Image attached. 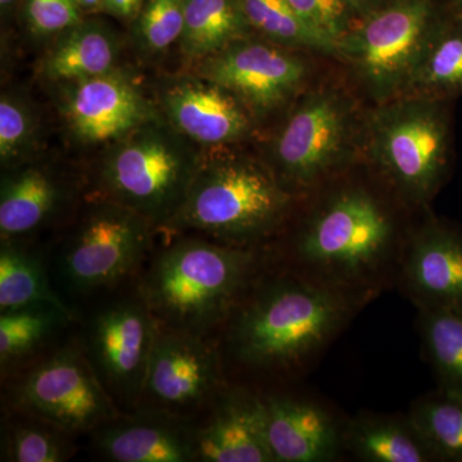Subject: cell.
<instances>
[{"label":"cell","mask_w":462,"mask_h":462,"mask_svg":"<svg viewBox=\"0 0 462 462\" xmlns=\"http://www.w3.org/2000/svg\"><path fill=\"white\" fill-rule=\"evenodd\" d=\"M197 75L226 88L252 116H264L293 98L307 66L282 45L248 36L199 60Z\"/></svg>","instance_id":"cell-13"},{"label":"cell","mask_w":462,"mask_h":462,"mask_svg":"<svg viewBox=\"0 0 462 462\" xmlns=\"http://www.w3.org/2000/svg\"><path fill=\"white\" fill-rule=\"evenodd\" d=\"M36 305L75 311L58 293L41 254L23 240H5L0 245V312Z\"/></svg>","instance_id":"cell-23"},{"label":"cell","mask_w":462,"mask_h":462,"mask_svg":"<svg viewBox=\"0 0 462 462\" xmlns=\"http://www.w3.org/2000/svg\"><path fill=\"white\" fill-rule=\"evenodd\" d=\"M422 334L443 388L462 393V310H425Z\"/></svg>","instance_id":"cell-30"},{"label":"cell","mask_w":462,"mask_h":462,"mask_svg":"<svg viewBox=\"0 0 462 462\" xmlns=\"http://www.w3.org/2000/svg\"><path fill=\"white\" fill-rule=\"evenodd\" d=\"M343 314L342 300L327 289L278 279L234 310L226 321L227 349L251 369H284L329 338Z\"/></svg>","instance_id":"cell-3"},{"label":"cell","mask_w":462,"mask_h":462,"mask_svg":"<svg viewBox=\"0 0 462 462\" xmlns=\"http://www.w3.org/2000/svg\"><path fill=\"white\" fill-rule=\"evenodd\" d=\"M223 369L220 346L211 337L158 324L136 410L197 422L226 389Z\"/></svg>","instance_id":"cell-10"},{"label":"cell","mask_w":462,"mask_h":462,"mask_svg":"<svg viewBox=\"0 0 462 462\" xmlns=\"http://www.w3.org/2000/svg\"><path fill=\"white\" fill-rule=\"evenodd\" d=\"M348 443L366 461L422 462L433 457L410 421L361 419L349 430Z\"/></svg>","instance_id":"cell-28"},{"label":"cell","mask_w":462,"mask_h":462,"mask_svg":"<svg viewBox=\"0 0 462 462\" xmlns=\"http://www.w3.org/2000/svg\"><path fill=\"white\" fill-rule=\"evenodd\" d=\"M291 8L338 42L361 20L346 0H287Z\"/></svg>","instance_id":"cell-34"},{"label":"cell","mask_w":462,"mask_h":462,"mask_svg":"<svg viewBox=\"0 0 462 462\" xmlns=\"http://www.w3.org/2000/svg\"><path fill=\"white\" fill-rule=\"evenodd\" d=\"M254 32L238 0H184L182 53L205 60Z\"/></svg>","instance_id":"cell-24"},{"label":"cell","mask_w":462,"mask_h":462,"mask_svg":"<svg viewBox=\"0 0 462 462\" xmlns=\"http://www.w3.org/2000/svg\"><path fill=\"white\" fill-rule=\"evenodd\" d=\"M94 454L111 462H196V422L136 410L90 434Z\"/></svg>","instance_id":"cell-16"},{"label":"cell","mask_w":462,"mask_h":462,"mask_svg":"<svg viewBox=\"0 0 462 462\" xmlns=\"http://www.w3.org/2000/svg\"><path fill=\"white\" fill-rule=\"evenodd\" d=\"M60 85L63 117L84 144H112L157 117L139 88L117 69Z\"/></svg>","instance_id":"cell-14"},{"label":"cell","mask_w":462,"mask_h":462,"mask_svg":"<svg viewBox=\"0 0 462 462\" xmlns=\"http://www.w3.org/2000/svg\"><path fill=\"white\" fill-rule=\"evenodd\" d=\"M93 197L111 200L165 229L180 211L202 156L169 123L152 118L108 145Z\"/></svg>","instance_id":"cell-4"},{"label":"cell","mask_w":462,"mask_h":462,"mask_svg":"<svg viewBox=\"0 0 462 462\" xmlns=\"http://www.w3.org/2000/svg\"><path fill=\"white\" fill-rule=\"evenodd\" d=\"M369 136L373 160L407 199L433 196L448 162L449 120L440 99L389 100L373 116Z\"/></svg>","instance_id":"cell-8"},{"label":"cell","mask_w":462,"mask_h":462,"mask_svg":"<svg viewBox=\"0 0 462 462\" xmlns=\"http://www.w3.org/2000/svg\"><path fill=\"white\" fill-rule=\"evenodd\" d=\"M346 2L355 9L358 17L365 18L375 12L376 9L383 7L388 0H346Z\"/></svg>","instance_id":"cell-36"},{"label":"cell","mask_w":462,"mask_h":462,"mask_svg":"<svg viewBox=\"0 0 462 462\" xmlns=\"http://www.w3.org/2000/svg\"><path fill=\"white\" fill-rule=\"evenodd\" d=\"M145 0H103L100 11L120 20H135Z\"/></svg>","instance_id":"cell-35"},{"label":"cell","mask_w":462,"mask_h":462,"mask_svg":"<svg viewBox=\"0 0 462 462\" xmlns=\"http://www.w3.org/2000/svg\"><path fill=\"white\" fill-rule=\"evenodd\" d=\"M12 376L7 409L51 422L76 438L90 436L123 412L76 338L50 349Z\"/></svg>","instance_id":"cell-6"},{"label":"cell","mask_w":462,"mask_h":462,"mask_svg":"<svg viewBox=\"0 0 462 462\" xmlns=\"http://www.w3.org/2000/svg\"><path fill=\"white\" fill-rule=\"evenodd\" d=\"M154 229L132 209L91 196L48 263L58 293L71 306L135 282L153 252Z\"/></svg>","instance_id":"cell-5"},{"label":"cell","mask_w":462,"mask_h":462,"mask_svg":"<svg viewBox=\"0 0 462 462\" xmlns=\"http://www.w3.org/2000/svg\"><path fill=\"white\" fill-rule=\"evenodd\" d=\"M433 457L462 462V393L442 391L413 407L411 420Z\"/></svg>","instance_id":"cell-29"},{"label":"cell","mask_w":462,"mask_h":462,"mask_svg":"<svg viewBox=\"0 0 462 462\" xmlns=\"http://www.w3.org/2000/svg\"><path fill=\"white\" fill-rule=\"evenodd\" d=\"M2 461L63 462L78 452L76 437L51 422L5 407Z\"/></svg>","instance_id":"cell-26"},{"label":"cell","mask_w":462,"mask_h":462,"mask_svg":"<svg viewBox=\"0 0 462 462\" xmlns=\"http://www.w3.org/2000/svg\"><path fill=\"white\" fill-rule=\"evenodd\" d=\"M440 14L434 0H388L339 41L338 57L378 102L407 93Z\"/></svg>","instance_id":"cell-7"},{"label":"cell","mask_w":462,"mask_h":462,"mask_svg":"<svg viewBox=\"0 0 462 462\" xmlns=\"http://www.w3.org/2000/svg\"><path fill=\"white\" fill-rule=\"evenodd\" d=\"M351 133L352 112L345 97L333 90L309 94L276 136V175L294 184H311L346 157Z\"/></svg>","instance_id":"cell-12"},{"label":"cell","mask_w":462,"mask_h":462,"mask_svg":"<svg viewBox=\"0 0 462 462\" xmlns=\"http://www.w3.org/2000/svg\"><path fill=\"white\" fill-rule=\"evenodd\" d=\"M407 282L425 310H462V234L433 224L413 240L406 261Z\"/></svg>","instance_id":"cell-19"},{"label":"cell","mask_w":462,"mask_h":462,"mask_svg":"<svg viewBox=\"0 0 462 462\" xmlns=\"http://www.w3.org/2000/svg\"><path fill=\"white\" fill-rule=\"evenodd\" d=\"M78 320L72 310L36 305L0 312V367L5 378L41 357L51 340Z\"/></svg>","instance_id":"cell-22"},{"label":"cell","mask_w":462,"mask_h":462,"mask_svg":"<svg viewBox=\"0 0 462 462\" xmlns=\"http://www.w3.org/2000/svg\"><path fill=\"white\" fill-rule=\"evenodd\" d=\"M36 144V117L23 97L5 93L0 99V161L5 170L30 162Z\"/></svg>","instance_id":"cell-31"},{"label":"cell","mask_w":462,"mask_h":462,"mask_svg":"<svg viewBox=\"0 0 462 462\" xmlns=\"http://www.w3.org/2000/svg\"><path fill=\"white\" fill-rule=\"evenodd\" d=\"M256 263L245 247L184 236L151 254L135 287L158 324L211 337L242 302Z\"/></svg>","instance_id":"cell-1"},{"label":"cell","mask_w":462,"mask_h":462,"mask_svg":"<svg viewBox=\"0 0 462 462\" xmlns=\"http://www.w3.org/2000/svg\"><path fill=\"white\" fill-rule=\"evenodd\" d=\"M117 42L114 32L97 20H85L56 36L45 54L42 74L53 83L67 84L107 74L115 69Z\"/></svg>","instance_id":"cell-21"},{"label":"cell","mask_w":462,"mask_h":462,"mask_svg":"<svg viewBox=\"0 0 462 462\" xmlns=\"http://www.w3.org/2000/svg\"><path fill=\"white\" fill-rule=\"evenodd\" d=\"M291 194L281 178L252 158L202 157L180 211L165 229L245 247L282 223Z\"/></svg>","instance_id":"cell-2"},{"label":"cell","mask_w":462,"mask_h":462,"mask_svg":"<svg viewBox=\"0 0 462 462\" xmlns=\"http://www.w3.org/2000/svg\"><path fill=\"white\" fill-rule=\"evenodd\" d=\"M20 8L36 38H56L84 21L79 0H21Z\"/></svg>","instance_id":"cell-33"},{"label":"cell","mask_w":462,"mask_h":462,"mask_svg":"<svg viewBox=\"0 0 462 462\" xmlns=\"http://www.w3.org/2000/svg\"><path fill=\"white\" fill-rule=\"evenodd\" d=\"M79 3L83 8L84 14H87V12L100 11L103 0H79Z\"/></svg>","instance_id":"cell-38"},{"label":"cell","mask_w":462,"mask_h":462,"mask_svg":"<svg viewBox=\"0 0 462 462\" xmlns=\"http://www.w3.org/2000/svg\"><path fill=\"white\" fill-rule=\"evenodd\" d=\"M407 91L442 99L462 94V17L440 16Z\"/></svg>","instance_id":"cell-25"},{"label":"cell","mask_w":462,"mask_h":462,"mask_svg":"<svg viewBox=\"0 0 462 462\" xmlns=\"http://www.w3.org/2000/svg\"><path fill=\"white\" fill-rule=\"evenodd\" d=\"M71 187L50 167L27 162L5 170L0 185V239L23 240L54 221Z\"/></svg>","instance_id":"cell-18"},{"label":"cell","mask_w":462,"mask_h":462,"mask_svg":"<svg viewBox=\"0 0 462 462\" xmlns=\"http://www.w3.org/2000/svg\"><path fill=\"white\" fill-rule=\"evenodd\" d=\"M254 32L287 48L338 56V42L297 14L287 0H238Z\"/></svg>","instance_id":"cell-27"},{"label":"cell","mask_w":462,"mask_h":462,"mask_svg":"<svg viewBox=\"0 0 462 462\" xmlns=\"http://www.w3.org/2000/svg\"><path fill=\"white\" fill-rule=\"evenodd\" d=\"M161 103L173 129L196 144H231L251 132L252 114L245 106L226 88L202 76L170 81Z\"/></svg>","instance_id":"cell-15"},{"label":"cell","mask_w":462,"mask_h":462,"mask_svg":"<svg viewBox=\"0 0 462 462\" xmlns=\"http://www.w3.org/2000/svg\"><path fill=\"white\" fill-rule=\"evenodd\" d=\"M18 7H21V0H0V14H2L3 23L14 16Z\"/></svg>","instance_id":"cell-37"},{"label":"cell","mask_w":462,"mask_h":462,"mask_svg":"<svg viewBox=\"0 0 462 462\" xmlns=\"http://www.w3.org/2000/svg\"><path fill=\"white\" fill-rule=\"evenodd\" d=\"M452 7H454V11L456 14L462 17V0H451Z\"/></svg>","instance_id":"cell-39"},{"label":"cell","mask_w":462,"mask_h":462,"mask_svg":"<svg viewBox=\"0 0 462 462\" xmlns=\"http://www.w3.org/2000/svg\"><path fill=\"white\" fill-rule=\"evenodd\" d=\"M158 321L136 291L109 294L83 322L80 343L103 387L123 412L138 409Z\"/></svg>","instance_id":"cell-9"},{"label":"cell","mask_w":462,"mask_h":462,"mask_svg":"<svg viewBox=\"0 0 462 462\" xmlns=\"http://www.w3.org/2000/svg\"><path fill=\"white\" fill-rule=\"evenodd\" d=\"M139 44L149 51H165L180 42L184 30V0H145L134 20Z\"/></svg>","instance_id":"cell-32"},{"label":"cell","mask_w":462,"mask_h":462,"mask_svg":"<svg viewBox=\"0 0 462 462\" xmlns=\"http://www.w3.org/2000/svg\"><path fill=\"white\" fill-rule=\"evenodd\" d=\"M200 462H275L263 397L225 389L196 422Z\"/></svg>","instance_id":"cell-17"},{"label":"cell","mask_w":462,"mask_h":462,"mask_svg":"<svg viewBox=\"0 0 462 462\" xmlns=\"http://www.w3.org/2000/svg\"><path fill=\"white\" fill-rule=\"evenodd\" d=\"M392 224L366 191L337 194L311 218L298 240V254L316 269L357 278L375 269L389 247Z\"/></svg>","instance_id":"cell-11"},{"label":"cell","mask_w":462,"mask_h":462,"mask_svg":"<svg viewBox=\"0 0 462 462\" xmlns=\"http://www.w3.org/2000/svg\"><path fill=\"white\" fill-rule=\"evenodd\" d=\"M267 437L275 462H320L339 446L336 424L315 404L288 397H263Z\"/></svg>","instance_id":"cell-20"}]
</instances>
